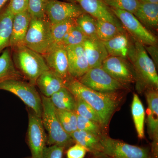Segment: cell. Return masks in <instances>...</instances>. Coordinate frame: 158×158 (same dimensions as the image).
<instances>
[{
  "instance_id": "13",
  "label": "cell",
  "mask_w": 158,
  "mask_h": 158,
  "mask_svg": "<svg viewBox=\"0 0 158 158\" xmlns=\"http://www.w3.org/2000/svg\"><path fill=\"white\" fill-rule=\"evenodd\" d=\"M42 56L49 69L61 77L65 82L71 78L69 73L68 56L65 46L55 44Z\"/></svg>"
},
{
  "instance_id": "19",
  "label": "cell",
  "mask_w": 158,
  "mask_h": 158,
  "mask_svg": "<svg viewBox=\"0 0 158 158\" xmlns=\"http://www.w3.org/2000/svg\"><path fill=\"white\" fill-rule=\"evenodd\" d=\"M65 84L63 79L49 69L40 76L36 85L42 95L50 98L54 94L65 87Z\"/></svg>"
},
{
  "instance_id": "17",
  "label": "cell",
  "mask_w": 158,
  "mask_h": 158,
  "mask_svg": "<svg viewBox=\"0 0 158 158\" xmlns=\"http://www.w3.org/2000/svg\"><path fill=\"white\" fill-rule=\"evenodd\" d=\"M90 69L101 67L104 61L109 56L104 42L96 38H88L82 44Z\"/></svg>"
},
{
  "instance_id": "27",
  "label": "cell",
  "mask_w": 158,
  "mask_h": 158,
  "mask_svg": "<svg viewBox=\"0 0 158 158\" xmlns=\"http://www.w3.org/2000/svg\"><path fill=\"white\" fill-rule=\"evenodd\" d=\"M122 33H124V29L120 28L112 23L96 19L97 37L103 42Z\"/></svg>"
},
{
  "instance_id": "16",
  "label": "cell",
  "mask_w": 158,
  "mask_h": 158,
  "mask_svg": "<svg viewBox=\"0 0 158 158\" xmlns=\"http://www.w3.org/2000/svg\"><path fill=\"white\" fill-rule=\"evenodd\" d=\"M71 77L78 79L90 69L87 57L82 44L65 47Z\"/></svg>"
},
{
  "instance_id": "15",
  "label": "cell",
  "mask_w": 158,
  "mask_h": 158,
  "mask_svg": "<svg viewBox=\"0 0 158 158\" xmlns=\"http://www.w3.org/2000/svg\"><path fill=\"white\" fill-rule=\"evenodd\" d=\"M85 13L97 20L112 23L123 29L121 23L103 0H76Z\"/></svg>"
},
{
  "instance_id": "22",
  "label": "cell",
  "mask_w": 158,
  "mask_h": 158,
  "mask_svg": "<svg viewBox=\"0 0 158 158\" xmlns=\"http://www.w3.org/2000/svg\"><path fill=\"white\" fill-rule=\"evenodd\" d=\"M134 15L144 27L158 29V4L140 2Z\"/></svg>"
},
{
  "instance_id": "28",
  "label": "cell",
  "mask_w": 158,
  "mask_h": 158,
  "mask_svg": "<svg viewBox=\"0 0 158 158\" xmlns=\"http://www.w3.org/2000/svg\"><path fill=\"white\" fill-rule=\"evenodd\" d=\"M56 113L60 124L65 132L70 135L77 130L76 112L56 109Z\"/></svg>"
},
{
  "instance_id": "34",
  "label": "cell",
  "mask_w": 158,
  "mask_h": 158,
  "mask_svg": "<svg viewBox=\"0 0 158 158\" xmlns=\"http://www.w3.org/2000/svg\"><path fill=\"white\" fill-rule=\"evenodd\" d=\"M110 8L119 9L134 14L140 4L139 0H103Z\"/></svg>"
},
{
  "instance_id": "5",
  "label": "cell",
  "mask_w": 158,
  "mask_h": 158,
  "mask_svg": "<svg viewBox=\"0 0 158 158\" xmlns=\"http://www.w3.org/2000/svg\"><path fill=\"white\" fill-rule=\"evenodd\" d=\"M137 77L148 89L157 90L158 76L156 65L144 46L135 40L134 50L130 58Z\"/></svg>"
},
{
  "instance_id": "29",
  "label": "cell",
  "mask_w": 158,
  "mask_h": 158,
  "mask_svg": "<svg viewBox=\"0 0 158 158\" xmlns=\"http://www.w3.org/2000/svg\"><path fill=\"white\" fill-rule=\"evenodd\" d=\"M77 25L88 38H96V19L90 15L84 13L76 19Z\"/></svg>"
},
{
  "instance_id": "39",
  "label": "cell",
  "mask_w": 158,
  "mask_h": 158,
  "mask_svg": "<svg viewBox=\"0 0 158 158\" xmlns=\"http://www.w3.org/2000/svg\"><path fill=\"white\" fill-rule=\"evenodd\" d=\"M147 52L150 54L152 57V59L155 64H158V48L156 45L144 46Z\"/></svg>"
},
{
  "instance_id": "40",
  "label": "cell",
  "mask_w": 158,
  "mask_h": 158,
  "mask_svg": "<svg viewBox=\"0 0 158 158\" xmlns=\"http://www.w3.org/2000/svg\"><path fill=\"white\" fill-rule=\"evenodd\" d=\"M140 2L158 4V0H139Z\"/></svg>"
},
{
  "instance_id": "8",
  "label": "cell",
  "mask_w": 158,
  "mask_h": 158,
  "mask_svg": "<svg viewBox=\"0 0 158 158\" xmlns=\"http://www.w3.org/2000/svg\"><path fill=\"white\" fill-rule=\"evenodd\" d=\"M103 154L110 158H153L149 150L104 135L100 138Z\"/></svg>"
},
{
  "instance_id": "7",
  "label": "cell",
  "mask_w": 158,
  "mask_h": 158,
  "mask_svg": "<svg viewBox=\"0 0 158 158\" xmlns=\"http://www.w3.org/2000/svg\"><path fill=\"white\" fill-rule=\"evenodd\" d=\"M86 87L100 93L116 94L124 85L111 76L101 67L91 68L78 79Z\"/></svg>"
},
{
  "instance_id": "3",
  "label": "cell",
  "mask_w": 158,
  "mask_h": 158,
  "mask_svg": "<svg viewBox=\"0 0 158 158\" xmlns=\"http://www.w3.org/2000/svg\"><path fill=\"white\" fill-rule=\"evenodd\" d=\"M43 111L41 119L47 136V145H56L69 148L74 143L70 135L63 129L56 113V108L50 98L41 94Z\"/></svg>"
},
{
  "instance_id": "44",
  "label": "cell",
  "mask_w": 158,
  "mask_h": 158,
  "mask_svg": "<svg viewBox=\"0 0 158 158\" xmlns=\"http://www.w3.org/2000/svg\"><path fill=\"white\" fill-rule=\"evenodd\" d=\"M27 158H31V157H29Z\"/></svg>"
},
{
  "instance_id": "1",
  "label": "cell",
  "mask_w": 158,
  "mask_h": 158,
  "mask_svg": "<svg viewBox=\"0 0 158 158\" xmlns=\"http://www.w3.org/2000/svg\"><path fill=\"white\" fill-rule=\"evenodd\" d=\"M65 87L76 97L84 100L96 111L101 120L102 126L106 127L118 106L115 94L97 92L86 87L76 79L71 77Z\"/></svg>"
},
{
  "instance_id": "2",
  "label": "cell",
  "mask_w": 158,
  "mask_h": 158,
  "mask_svg": "<svg viewBox=\"0 0 158 158\" xmlns=\"http://www.w3.org/2000/svg\"><path fill=\"white\" fill-rule=\"evenodd\" d=\"M11 49L15 68L23 79L36 85L40 76L49 69L42 55L24 45Z\"/></svg>"
},
{
  "instance_id": "26",
  "label": "cell",
  "mask_w": 158,
  "mask_h": 158,
  "mask_svg": "<svg viewBox=\"0 0 158 158\" xmlns=\"http://www.w3.org/2000/svg\"><path fill=\"white\" fill-rule=\"evenodd\" d=\"M131 113L138 138L142 139L144 138L145 111L141 100L136 94L133 95Z\"/></svg>"
},
{
  "instance_id": "20",
  "label": "cell",
  "mask_w": 158,
  "mask_h": 158,
  "mask_svg": "<svg viewBox=\"0 0 158 158\" xmlns=\"http://www.w3.org/2000/svg\"><path fill=\"white\" fill-rule=\"evenodd\" d=\"M103 42L109 56L130 59L134 50V44H131L125 33Z\"/></svg>"
},
{
  "instance_id": "35",
  "label": "cell",
  "mask_w": 158,
  "mask_h": 158,
  "mask_svg": "<svg viewBox=\"0 0 158 158\" xmlns=\"http://www.w3.org/2000/svg\"><path fill=\"white\" fill-rule=\"evenodd\" d=\"M49 0H29L28 11L31 17L42 18L46 16L45 10Z\"/></svg>"
},
{
  "instance_id": "9",
  "label": "cell",
  "mask_w": 158,
  "mask_h": 158,
  "mask_svg": "<svg viewBox=\"0 0 158 158\" xmlns=\"http://www.w3.org/2000/svg\"><path fill=\"white\" fill-rule=\"evenodd\" d=\"M113 14L136 41L144 46L156 45L157 38L132 13L119 9L110 8Z\"/></svg>"
},
{
  "instance_id": "42",
  "label": "cell",
  "mask_w": 158,
  "mask_h": 158,
  "mask_svg": "<svg viewBox=\"0 0 158 158\" xmlns=\"http://www.w3.org/2000/svg\"><path fill=\"white\" fill-rule=\"evenodd\" d=\"M93 158H110L108 156L105 155L104 154L101 155L99 156H94Z\"/></svg>"
},
{
  "instance_id": "6",
  "label": "cell",
  "mask_w": 158,
  "mask_h": 158,
  "mask_svg": "<svg viewBox=\"0 0 158 158\" xmlns=\"http://www.w3.org/2000/svg\"><path fill=\"white\" fill-rule=\"evenodd\" d=\"M0 90L9 91L17 96L27 107L41 118L42 99L35 85L21 79H10L0 84Z\"/></svg>"
},
{
  "instance_id": "4",
  "label": "cell",
  "mask_w": 158,
  "mask_h": 158,
  "mask_svg": "<svg viewBox=\"0 0 158 158\" xmlns=\"http://www.w3.org/2000/svg\"><path fill=\"white\" fill-rule=\"evenodd\" d=\"M51 31V23L46 15L31 17L23 45L43 55L55 44Z\"/></svg>"
},
{
  "instance_id": "11",
  "label": "cell",
  "mask_w": 158,
  "mask_h": 158,
  "mask_svg": "<svg viewBox=\"0 0 158 158\" xmlns=\"http://www.w3.org/2000/svg\"><path fill=\"white\" fill-rule=\"evenodd\" d=\"M84 13L85 11L76 3L58 0H49L45 10L46 15L51 24L65 20L76 19Z\"/></svg>"
},
{
  "instance_id": "32",
  "label": "cell",
  "mask_w": 158,
  "mask_h": 158,
  "mask_svg": "<svg viewBox=\"0 0 158 158\" xmlns=\"http://www.w3.org/2000/svg\"><path fill=\"white\" fill-rule=\"evenodd\" d=\"M88 37L76 24L65 34L59 44L66 47L68 46L82 44Z\"/></svg>"
},
{
  "instance_id": "36",
  "label": "cell",
  "mask_w": 158,
  "mask_h": 158,
  "mask_svg": "<svg viewBox=\"0 0 158 158\" xmlns=\"http://www.w3.org/2000/svg\"><path fill=\"white\" fill-rule=\"evenodd\" d=\"M29 0H9L7 8L15 15L27 11Z\"/></svg>"
},
{
  "instance_id": "24",
  "label": "cell",
  "mask_w": 158,
  "mask_h": 158,
  "mask_svg": "<svg viewBox=\"0 0 158 158\" xmlns=\"http://www.w3.org/2000/svg\"><path fill=\"white\" fill-rule=\"evenodd\" d=\"M23 79L15 66L11 49H5L0 55V84L10 79Z\"/></svg>"
},
{
  "instance_id": "10",
  "label": "cell",
  "mask_w": 158,
  "mask_h": 158,
  "mask_svg": "<svg viewBox=\"0 0 158 158\" xmlns=\"http://www.w3.org/2000/svg\"><path fill=\"white\" fill-rule=\"evenodd\" d=\"M28 126L27 141L31 150V158H42L44 150L47 146V136L41 117L27 107Z\"/></svg>"
},
{
  "instance_id": "38",
  "label": "cell",
  "mask_w": 158,
  "mask_h": 158,
  "mask_svg": "<svg viewBox=\"0 0 158 158\" xmlns=\"http://www.w3.org/2000/svg\"><path fill=\"white\" fill-rule=\"evenodd\" d=\"M88 152L87 149L77 143L69 148L66 152L67 158H84Z\"/></svg>"
},
{
  "instance_id": "41",
  "label": "cell",
  "mask_w": 158,
  "mask_h": 158,
  "mask_svg": "<svg viewBox=\"0 0 158 158\" xmlns=\"http://www.w3.org/2000/svg\"><path fill=\"white\" fill-rule=\"evenodd\" d=\"M9 0H0V11Z\"/></svg>"
},
{
  "instance_id": "30",
  "label": "cell",
  "mask_w": 158,
  "mask_h": 158,
  "mask_svg": "<svg viewBox=\"0 0 158 158\" xmlns=\"http://www.w3.org/2000/svg\"><path fill=\"white\" fill-rule=\"evenodd\" d=\"M75 98L76 101V113L80 116L94 122L102 126L101 120L96 111L84 100L80 98L76 97Z\"/></svg>"
},
{
  "instance_id": "43",
  "label": "cell",
  "mask_w": 158,
  "mask_h": 158,
  "mask_svg": "<svg viewBox=\"0 0 158 158\" xmlns=\"http://www.w3.org/2000/svg\"><path fill=\"white\" fill-rule=\"evenodd\" d=\"M69 2H73V3H76V0H67Z\"/></svg>"
},
{
  "instance_id": "31",
  "label": "cell",
  "mask_w": 158,
  "mask_h": 158,
  "mask_svg": "<svg viewBox=\"0 0 158 158\" xmlns=\"http://www.w3.org/2000/svg\"><path fill=\"white\" fill-rule=\"evenodd\" d=\"M76 19L65 20L51 24L52 36L55 44H59L68 31L76 24Z\"/></svg>"
},
{
  "instance_id": "21",
  "label": "cell",
  "mask_w": 158,
  "mask_h": 158,
  "mask_svg": "<svg viewBox=\"0 0 158 158\" xmlns=\"http://www.w3.org/2000/svg\"><path fill=\"white\" fill-rule=\"evenodd\" d=\"M74 143L85 148L94 156L103 154L102 147L100 143V138L91 133L77 130L70 134Z\"/></svg>"
},
{
  "instance_id": "33",
  "label": "cell",
  "mask_w": 158,
  "mask_h": 158,
  "mask_svg": "<svg viewBox=\"0 0 158 158\" xmlns=\"http://www.w3.org/2000/svg\"><path fill=\"white\" fill-rule=\"evenodd\" d=\"M77 114V130L91 133L101 138L104 135L101 125Z\"/></svg>"
},
{
  "instance_id": "18",
  "label": "cell",
  "mask_w": 158,
  "mask_h": 158,
  "mask_svg": "<svg viewBox=\"0 0 158 158\" xmlns=\"http://www.w3.org/2000/svg\"><path fill=\"white\" fill-rule=\"evenodd\" d=\"M31 17L28 10L14 15L9 45L11 49L18 46L23 45Z\"/></svg>"
},
{
  "instance_id": "14",
  "label": "cell",
  "mask_w": 158,
  "mask_h": 158,
  "mask_svg": "<svg viewBox=\"0 0 158 158\" xmlns=\"http://www.w3.org/2000/svg\"><path fill=\"white\" fill-rule=\"evenodd\" d=\"M148 106V127L152 140V155L153 158L158 156V94L157 90L148 89L145 93Z\"/></svg>"
},
{
  "instance_id": "23",
  "label": "cell",
  "mask_w": 158,
  "mask_h": 158,
  "mask_svg": "<svg viewBox=\"0 0 158 158\" xmlns=\"http://www.w3.org/2000/svg\"><path fill=\"white\" fill-rule=\"evenodd\" d=\"M14 16L7 6L0 11V54L9 47Z\"/></svg>"
},
{
  "instance_id": "37",
  "label": "cell",
  "mask_w": 158,
  "mask_h": 158,
  "mask_svg": "<svg viewBox=\"0 0 158 158\" xmlns=\"http://www.w3.org/2000/svg\"><path fill=\"white\" fill-rule=\"evenodd\" d=\"M65 148L58 145L46 147L44 150L42 158H62Z\"/></svg>"
},
{
  "instance_id": "25",
  "label": "cell",
  "mask_w": 158,
  "mask_h": 158,
  "mask_svg": "<svg viewBox=\"0 0 158 158\" xmlns=\"http://www.w3.org/2000/svg\"><path fill=\"white\" fill-rule=\"evenodd\" d=\"M50 99L56 109L75 112L76 107L75 98L65 87L53 94L50 98Z\"/></svg>"
},
{
  "instance_id": "12",
  "label": "cell",
  "mask_w": 158,
  "mask_h": 158,
  "mask_svg": "<svg viewBox=\"0 0 158 158\" xmlns=\"http://www.w3.org/2000/svg\"><path fill=\"white\" fill-rule=\"evenodd\" d=\"M127 60L121 57L109 56L103 62L102 67L123 85L134 83L137 80L135 72Z\"/></svg>"
}]
</instances>
